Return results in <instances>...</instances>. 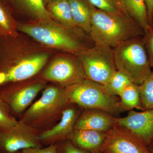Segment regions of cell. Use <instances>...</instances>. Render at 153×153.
<instances>
[{
    "instance_id": "1",
    "label": "cell",
    "mask_w": 153,
    "mask_h": 153,
    "mask_svg": "<svg viewBox=\"0 0 153 153\" xmlns=\"http://www.w3.org/2000/svg\"><path fill=\"white\" fill-rule=\"evenodd\" d=\"M55 52L23 33L0 38V87L36 76Z\"/></svg>"
},
{
    "instance_id": "2",
    "label": "cell",
    "mask_w": 153,
    "mask_h": 153,
    "mask_svg": "<svg viewBox=\"0 0 153 153\" xmlns=\"http://www.w3.org/2000/svg\"><path fill=\"white\" fill-rule=\"evenodd\" d=\"M17 29L43 47L62 53L76 55L95 45L81 29L67 27L53 19L18 22Z\"/></svg>"
},
{
    "instance_id": "3",
    "label": "cell",
    "mask_w": 153,
    "mask_h": 153,
    "mask_svg": "<svg viewBox=\"0 0 153 153\" xmlns=\"http://www.w3.org/2000/svg\"><path fill=\"white\" fill-rule=\"evenodd\" d=\"M144 34L141 26L125 13H108L96 8L93 11L89 36L95 45L113 48Z\"/></svg>"
},
{
    "instance_id": "4",
    "label": "cell",
    "mask_w": 153,
    "mask_h": 153,
    "mask_svg": "<svg viewBox=\"0 0 153 153\" xmlns=\"http://www.w3.org/2000/svg\"><path fill=\"white\" fill-rule=\"evenodd\" d=\"M117 70L140 85L152 72L143 36L131 38L113 48Z\"/></svg>"
},
{
    "instance_id": "5",
    "label": "cell",
    "mask_w": 153,
    "mask_h": 153,
    "mask_svg": "<svg viewBox=\"0 0 153 153\" xmlns=\"http://www.w3.org/2000/svg\"><path fill=\"white\" fill-rule=\"evenodd\" d=\"M64 91L70 103L83 109H101L115 117L122 113L119 98L110 94L104 85L90 79L64 88Z\"/></svg>"
},
{
    "instance_id": "6",
    "label": "cell",
    "mask_w": 153,
    "mask_h": 153,
    "mask_svg": "<svg viewBox=\"0 0 153 153\" xmlns=\"http://www.w3.org/2000/svg\"><path fill=\"white\" fill-rule=\"evenodd\" d=\"M70 103L64 88L55 84L47 85L41 97L25 111L20 121L36 129V127L61 116L63 110Z\"/></svg>"
},
{
    "instance_id": "7",
    "label": "cell",
    "mask_w": 153,
    "mask_h": 153,
    "mask_svg": "<svg viewBox=\"0 0 153 153\" xmlns=\"http://www.w3.org/2000/svg\"><path fill=\"white\" fill-rule=\"evenodd\" d=\"M86 79L104 85L117 70L113 48L95 45L83 49L76 55Z\"/></svg>"
},
{
    "instance_id": "8",
    "label": "cell",
    "mask_w": 153,
    "mask_h": 153,
    "mask_svg": "<svg viewBox=\"0 0 153 153\" xmlns=\"http://www.w3.org/2000/svg\"><path fill=\"white\" fill-rule=\"evenodd\" d=\"M38 77L65 88L86 79L81 63L76 55L58 53L43 68Z\"/></svg>"
},
{
    "instance_id": "9",
    "label": "cell",
    "mask_w": 153,
    "mask_h": 153,
    "mask_svg": "<svg viewBox=\"0 0 153 153\" xmlns=\"http://www.w3.org/2000/svg\"><path fill=\"white\" fill-rule=\"evenodd\" d=\"M47 85V82L36 76L0 87V98L8 106L11 113L19 114L25 111L38 94Z\"/></svg>"
},
{
    "instance_id": "10",
    "label": "cell",
    "mask_w": 153,
    "mask_h": 153,
    "mask_svg": "<svg viewBox=\"0 0 153 153\" xmlns=\"http://www.w3.org/2000/svg\"><path fill=\"white\" fill-rule=\"evenodd\" d=\"M100 151L103 153H150L149 146L138 136L117 124L107 132Z\"/></svg>"
},
{
    "instance_id": "11",
    "label": "cell",
    "mask_w": 153,
    "mask_h": 153,
    "mask_svg": "<svg viewBox=\"0 0 153 153\" xmlns=\"http://www.w3.org/2000/svg\"><path fill=\"white\" fill-rule=\"evenodd\" d=\"M35 128H18L0 129V153L16 152L28 148H41L42 145Z\"/></svg>"
},
{
    "instance_id": "12",
    "label": "cell",
    "mask_w": 153,
    "mask_h": 153,
    "mask_svg": "<svg viewBox=\"0 0 153 153\" xmlns=\"http://www.w3.org/2000/svg\"><path fill=\"white\" fill-rule=\"evenodd\" d=\"M83 109L76 104L70 103L62 111L60 121L39 134L41 143L50 145L67 139L74 129L76 120Z\"/></svg>"
},
{
    "instance_id": "13",
    "label": "cell",
    "mask_w": 153,
    "mask_h": 153,
    "mask_svg": "<svg viewBox=\"0 0 153 153\" xmlns=\"http://www.w3.org/2000/svg\"><path fill=\"white\" fill-rule=\"evenodd\" d=\"M116 124L135 134L148 146L153 142V108L140 112L129 111L126 117H117Z\"/></svg>"
},
{
    "instance_id": "14",
    "label": "cell",
    "mask_w": 153,
    "mask_h": 153,
    "mask_svg": "<svg viewBox=\"0 0 153 153\" xmlns=\"http://www.w3.org/2000/svg\"><path fill=\"white\" fill-rule=\"evenodd\" d=\"M117 117L99 109H84L76 120L74 129L107 133L116 125Z\"/></svg>"
},
{
    "instance_id": "15",
    "label": "cell",
    "mask_w": 153,
    "mask_h": 153,
    "mask_svg": "<svg viewBox=\"0 0 153 153\" xmlns=\"http://www.w3.org/2000/svg\"><path fill=\"white\" fill-rule=\"evenodd\" d=\"M106 133L90 130L74 129L67 139L75 146L92 152L100 151Z\"/></svg>"
},
{
    "instance_id": "16",
    "label": "cell",
    "mask_w": 153,
    "mask_h": 153,
    "mask_svg": "<svg viewBox=\"0 0 153 153\" xmlns=\"http://www.w3.org/2000/svg\"><path fill=\"white\" fill-rule=\"evenodd\" d=\"M25 21L52 19L46 8L44 0H8Z\"/></svg>"
},
{
    "instance_id": "17",
    "label": "cell",
    "mask_w": 153,
    "mask_h": 153,
    "mask_svg": "<svg viewBox=\"0 0 153 153\" xmlns=\"http://www.w3.org/2000/svg\"><path fill=\"white\" fill-rule=\"evenodd\" d=\"M68 1L76 27L89 35L92 13L95 8L87 0Z\"/></svg>"
},
{
    "instance_id": "18",
    "label": "cell",
    "mask_w": 153,
    "mask_h": 153,
    "mask_svg": "<svg viewBox=\"0 0 153 153\" xmlns=\"http://www.w3.org/2000/svg\"><path fill=\"white\" fill-rule=\"evenodd\" d=\"M121 10L141 26L145 32L150 27L144 0H117Z\"/></svg>"
},
{
    "instance_id": "19",
    "label": "cell",
    "mask_w": 153,
    "mask_h": 153,
    "mask_svg": "<svg viewBox=\"0 0 153 153\" xmlns=\"http://www.w3.org/2000/svg\"><path fill=\"white\" fill-rule=\"evenodd\" d=\"M46 7L52 19L56 22L67 27H77L68 0H54L48 3Z\"/></svg>"
},
{
    "instance_id": "20",
    "label": "cell",
    "mask_w": 153,
    "mask_h": 153,
    "mask_svg": "<svg viewBox=\"0 0 153 153\" xmlns=\"http://www.w3.org/2000/svg\"><path fill=\"white\" fill-rule=\"evenodd\" d=\"M119 97V106L122 113L134 108L144 110L140 96L139 85L131 82L126 85Z\"/></svg>"
},
{
    "instance_id": "21",
    "label": "cell",
    "mask_w": 153,
    "mask_h": 153,
    "mask_svg": "<svg viewBox=\"0 0 153 153\" xmlns=\"http://www.w3.org/2000/svg\"><path fill=\"white\" fill-rule=\"evenodd\" d=\"M17 22L8 7L0 0V38L19 36Z\"/></svg>"
},
{
    "instance_id": "22",
    "label": "cell",
    "mask_w": 153,
    "mask_h": 153,
    "mask_svg": "<svg viewBox=\"0 0 153 153\" xmlns=\"http://www.w3.org/2000/svg\"><path fill=\"white\" fill-rule=\"evenodd\" d=\"M18 128L24 129L34 128L26 125L13 116L7 104L0 98V129Z\"/></svg>"
},
{
    "instance_id": "23",
    "label": "cell",
    "mask_w": 153,
    "mask_h": 153,
    "mask_svg": "<svg viewBox=\"0 0 153 153\" xmlns=\"http://www.w3.org/2000/svg\"><path fill=\"white\" fill-rule=\"evenodd\" d=\"M132 82L127 76L117 71L105 85V87L111 94L119 96L126 85Z\"/></svg>"
},
{
    "instance_id": "24",
    "label": "cell",
    "mask_w": 153,
    "mask_h": 153,
    "mask_svg": "<svg viewBox=\"0 0 153 153\" xmlns=\"http://www.w3.org/2000/svg\"><path fill=\"white\" fill-rule=\"evenodd\" d=\"M142 104L145 110L153 108V71L149 76L139 85Z\"/></svg>"
},
{
    "instance_id": "25",
    "label": "cell",
    "mask_w": 153,
    "mask_h": 153,
    "mask_svg": "<svg viewBox=\"0 0 153 153\" xmlns=\"http://www.w3.org/2000/svg\"><path fill=\"white\" fill-rule=\"evenodd\" d=\"M96 8L111 13H123L117 0H87Z\"/></svg>"
},
{
    "instance_id": "26",
    "label": "cell",
    "mask_w": 153,
    "mask_h": 153,
    "mask_svg": "<svg viewBox=\"0 0 153 153\" xmlns=\"http://www.w3.org/2000/svg\"><path fill=\"white\" fill-rule=\"evenodd\" d=\"M143 38L149 55L151 67L153 68V25L145 32Z\"/></svg>"
},
{
    "instance_id": "27",
    "label": "cell",
    "mask_w": 153,
    "mask_h": 153,
    "mask_svg": "<svg viewBox=\"0 0 153 153\" xmlns=\"http://www.w3.org/2000/svg\"><path fill=\"white\" fill-rule=\"evenodd\" d=\"M63 141L60 148V153H91L75 146L68 140H65Z\"/></svg>"
},
{
    "instance_id": "28",
    "label": "cell",
    "mask_w": 153,
    "mask_h": 153,
    "mask_svg": "<svg viewBox=\"0 0 153 153\" xmlns=\"http://www.w3.org/2000/svg\"><path fill=\"white\" fill-rule=\"evenodd\" d=\"M22 153H58L57 146L54 144L45 148H28L21 151Z\"/></svg>"
},
{
    "instance_id": "29",
    "label": "cell",
    "mask_w": 153,
    "mask_h": 153,
    "mask_svg": "<svg viewBox=\"0 0 153 153\" xmlns=\"http://www.w3.org/2000/svg\"><path fill=\"white\" fill-rule=\"evenodd\" d=\"M146 7L148 22L150 27L153 25V0H144Z\"/></svg>"
},
{
    "instance_id": "30",
    "label": "cell",
    "mask_w": 153,
    "mask_h": 153,
    "mask_svg": "<svg viewBox=\"0 0 153 153\" xmlns=\"http://www.w3.org/2000/svg\"><path fill=\"white\" fill-rule=\"evenodd\" d=\"M149 146L150 153H153V142L149 145Z\"/></svg>"
},
{
    "instance_id": "31",
    "label": "cell",
    "mask_w": 153,
    "mask_h": 153,
    "mask_svg": "<svg viewBox=\"0 0 153 153\" xmlns=\"http://www.w3.org/2000/svg\"><path fill=\"white\" fill-rule=\"evenodd\" d=\"M54 1V0H44V3H45V5L48 4L49 2L51 1Z\"/></svg>"
},
{
    "instance_id": "32",
    "label": "cell",
    "mask_w": 153,
    "mask_h": 153,
    "mask_svg": "<svg viewBox=\"0 0 153 153\" xmlns=\"http://www.w3.org/2000/svg\"><path fill=\"white\" fill-rule=\"evenodd\" d=\"M91 153H103L102 152H100V151H94V152H91Z\"/></svg>"
},
{
    "instance_id": "33",
    "label": "cell",
    "mask_w": 153,
    "mask_h": 153,
    "mask_svg": "<svg viewBox=\"0 0 153 153\" xmlns=\"http://www.w3.org/2000/svg\"><path fill=\"white\" fill-rule=\"evenodd\" d=\"M10 153H22V152H20V151H19V152H16Z\"/></svg>"
}]
</instances>
